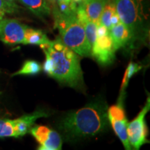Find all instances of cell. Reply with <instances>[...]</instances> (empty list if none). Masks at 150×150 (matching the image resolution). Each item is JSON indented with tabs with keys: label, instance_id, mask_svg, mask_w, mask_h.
I'll return each mask as SVG.
<instances>
[{
	"label": "cell",
	"instance_id": "ba28073f",
	"mask_svg": "<svg viewBox=\"0 0 150 150\" xmlns=\"http://www.w3.org/2000/svg\"><path fill=\"white\" fill-rule=\"evenodd\" d=\"M29 132L39 143L38 149L60 150L62 149L63 140L57 131L43 125H33Z\"/></svg>",
	"mask_w": 150,
	"mask_h": 150
},
{
	"label": "cell",
	"instance_id": "5bb4252c",
	"mask_svg": "<svg viewBox=\"0 0 150 150\" xmlns=\"http://www.w3.org/2000/svg\"><path fill=\"white\" fill-rule=\"evenodd\" d=\"M47 35L41 30L34 29L28 27L26 31L24 45H41L46 44L50 42Z\"/></svg>",
	"mask_w": 150,
	"mask_h": 150
},
{
	"label": "cell",
	"instance_id": "484cf974",
	"mask_svg": "<svg viewBox=\"0 0 150 150\" xmlns=\"http://www.w3.org/2000/svg\"><path fill=\"white\" fill-rule=\"evenodd\" d=\"M107 1H110V0H107Z\"/></svg>",
	"mask_w": 150,
	"mask_h": 150
},
{
	"label": "cell",
	"instance_id": "9a60e30c",
	"mask_svg": "<svg viewBox=\"0 0 150 150\" xmlns=\"http://www.w3.org/2000/svg\"><path fill=\"white\" fill-rule=\"evenodd\" d=\"M42 70V67L38 62L33 60H27L24 61L21 68L17 71L12 76L18 75H36Z\"/></svg>",
	"mask_w": 150,
	"mask_h": 150
},
{
	"label": "cell",
	"instance_id": "7c38bea8",
	"mask_svg": "<svg viewBox=\"0 0 150 150\" xmlns=\"http://www.w3.org/2000/svg\"><path fill=\"white\" fill-rule=\"evenodd\" d=\"M108 2L107 0H83L81 5L88 18L99 25L101 15Z\"/></svg>",
	"mask_w": 150,
	"mask_h": 150
},
{
	"label": "cell",
	"instance_id": "52a82bcc",
	"mask_svg": "<svg viewBox=\"0 0 150 150\" xmlns=\"http://www.w3.org/2000/svg\"><path fill=\"white\" fill-rule=\"evenodd\" d=\"M27 26L14 19H2L0 21V40L6 45L24 44Z\"/></svg>",
	"mask_w": 150,
	"mask_h": 150
},
{
	"label": "cell",
	"instance_id": "603a6c76",
	"mask_svg": "<svg viewBox=\"0 0 150 150\" xmlns=\"http://www.w3.org/2000/svg\"><path fill=\"white\" fill-rule=\"evenodd\" d=\"M54 1H57V2H61V1H70V0H54Z\"/></svg>",
	"mask_w": 150,
	"mask_h": 150
},
{
	"label": "cell",
	"instance_id": "ac0fdd59",
	"mask_svg": "<svg viewBox=\"0 0 150 150\" xmlns=\"http://www.w3.org/2000/svg\"><path fill=\"white\" fill-rule=\"evenodd\" d=\"M115 12V8L114 3L108 1V2L106 4V5L105 6L102 13L101 15L99 24L104 26V27H106L108 30H109L110 28L111 27L110 20H111L112 15L114 14Z\"/></svg>",
	"mask_w": 150,
	"mask_h": 150
},
{
	"label": "cell",
	"instance_id": "e0dca14e",
	"mask_svg": "<svg viewBox=\"0 0 150 150\" xmlns=\"http://www.w3.org/2000/svg\"><path fill=\"white\" fill-rule=\"evenodd\" d=\"M18 138L14 120L0 119V138Z\"/></svg>",
	"mask_w": 150,
	"mask_h": 150
},
{
	"label": "cell",
	"instance_id": "6da1fadb",
	"mask_svg": "<svg viewBox=\"0 0 150 150\" xmlns=\"http://www.w3.org/2000/svg\"><path fill=\"white\" fill-rule=\"evenodd\" d=\"M108 106L97 100L76 110H73L60 120L57 127L63 139L76 141L97 136L108 129Z\"/></svg>",
	"mask_w": 150,
	"mask_h": 150
},
{
	"label": "cell",
	"instance_id": "d4e9b609",
	"mask_svg": "<svg viewBox=\"0 0 150 150\" xmlns=\"http://www.w3.org/2000/svg\"><path fill=\"white\" fill-rule=\"evenodd\" d=\"M2 19H3V18H0V20H2Z\"/></svg>",
	"mask_w": 150,
	"mask_h": 150
},
{
	"label": "cell",
	"instance_id": "7a4b0ae2",
	"mask_svg": "<svg viewBox=\"0 0 150 150\" xmlns=\"http://www.w3.org/2000/svg\"><path fill=\"white\" fill-rule=\"evenodd\" d=\"M45 55L43 70L54 79L74 88L84 86L83 72L78 54L61 38L40 45Z\"/></svg>",
	"mask_w": 150,
	"mask_h": 150
},
{
	"label": "cell",
	"instance_id": "9c48e42d",
	"mask_svg": "<svg viewBox=\"0 0 150 150\" xmlns=\"http://www.w3.org/2000/svg\"><path fill=\"white\" fill-rule=\"evenodd\" d=\"M115 52L111 38L107 34L97 37L91 48V56L99 64L108 65L115 60Z\"/></svg>",
	"mask_w": 150,
	"mask_h": 150
},
{
	"label": "cell",
	"instance_id": "30bf717a",
	"mask_svg": "<svg viewBox=\"0 0 150 150\" xmlns=\"http://www.w3.org/2000/svg\"><path fill=\"white\" fill-rule=\"evenodd\" d=\"M108 34L116 51L120 48L125 47L135 41L132 32L122 22L112 26L108 30Z\"/></svg>",
	"mask_w": 150,
	"mask_h": 150
},
{
	"label": "cell",
	"instance_id": "ffe728a7",
	"mask_svg": "<svg viewBox=\"0 0 150 150\" xmlns=\"http://www.w3.org/2000/svg\"><path fill=\"white\" fill-rule=\"evenodd\" d=\"M19 6L11 0H0V18L6 14H13L19 11Z\"/></svg>",
	"mask_w": 150,
	"mask_h": 150
},
{
	"label": "cell",
	"instance_id": "4fadbf2b",
	"mask_svg": "<svg viewBox=\"0 0 150 150\" xmlns=\"http://www.w3.org/2000/svg\"><path fill=\"white\" fill-rule=\"evenodd\" d=\"M33 14L41 19L50 16L51 13L47 0H19Z\"/></svg>",
	"mask_w": 150,
	"mask_h": 150
},
{
	"label": "cell",
	"instance_id": "277c9868",
	"mask_svg": "<svg viewBox=\"0 0 150 150\" xmlns=\"http://www.w3.org/2000/svg\"><path fill=\"white\" fill-rule=\"evenodd\" d=\"M115 11L120 21L130 29L135 40L147 35V16L143 0H114Z\"/></svg>",
	"mask_w": 150,
	"mask_h": 150
},
{
	"label": "cell",
	"instance_id": "cb8c5ba5",
	"mask_svg": "<svg viewBox=\"0 0 150 150\" xmlns=\"http://www.w3.org/2000/svg\"><path fill=\"white\" fill-rule=\"evenodd\" d=\"M73 1H74V2H76V4H77V3H81L82 1H83V0H73Z\"/></svg>",
	"mask_w": 150,
	"mask_h": 150
},
{
	"label": "cell",
	"instance_id": "5b68a950",
	"mask_svg": "<svg viewBox=\"0 0 150 150\" xmlns=\"http://www.w3.org/2000/svg\"><path fill=\"white\" fill-rule=\"evenodd\" d=\"M150 109V99L148 97L147 102L140 110L138 116L127 126L128 140L132 149H139L142 145L149 142L147 136V127L145 122V116Z\"/></svg>",
	"mask_w": 150,
	"mask_h": 150
},
{
	"label": "cell",
	"instance_id": "7402d4cb",
	"mask_svg": "<svg viewBox=\"0 0 150 150\" xmlns=\"http://www.w3.org/2000/svg\"><path fill=\"white\" fill-rule=\"evenodd\" d=\"M120 22L121 21H120V17L115 11V12L114 13V14L112 15L111 20H110V22H111V27L112 26L115 25V24H118L119 22Z\"/></svg>",
	"mask_w": 150,
	"mask_h": 150
},
{
	"label": "cell",
	"instance_id": "d6986e66",
	"mask_svg": "<svg viewBox=\"0 0 150 150\" xmlns=\"http://www.w3.org/2000/svg\"><path fill=\"white\" fill-rule=\"evenodd\" d=\"M142 68V65L134 62H130L129 64L127 66L126 70H125V75L122 79V83L121 85V92L125 93V90H126L127 86H128L129 81L130 79L135 74H136L138 71H140Z\"/></svg>",
	"mask_w": 150,
	"mask_h": 150
},
{
	"label": "cell",
	"instance_id": "8fae6325",
	"mask_svg": "<svg viewBox=\"0 0 150 150\" xmlns=\"http://www.w3.org/2000/svg\"><path fill=\"white\" fill-rule=\"evenodd\" d=\"M50 115V112H48V111L43 109H39L32 113L24 115L20 117L15 119V127L18 138L27 134L38 119L41 117H47Z\"/></svg>",
	"mask_w": 150,
	"mask_h": 150
},
{
	"label": "cell",
	"instance_id": "8992f818",
	"mask_svg": "<svg viewBox=\"0 0 150 150\" xmlns=\"http://www.w3.org/2000/svg\"><path fill=\"white\" fill-rule=\"evenodd\" d=\"M124 98L125 96L121 93L120 97L118 99L117 104L108 108V118L112 128L122 142L124 147L126 149L130 150L132 148L129 144L127 136L128 120L124 108Z\"/></svg>",
	"mask_w": 150,
	"mask_h": 150
},
{
	"label": "cell",
	"instance_id": "4316f807",
	"mask_svg": "<svg viewBox=\"0 0 150 150\" xmlns=\"http://www.w3.org/2000/svg\"><path fill=\"white\" fill-rule=\"evenodd\" d=\"M0 21H1V20H0Z\"/></svg>",
	"mask_w": 150,
	"mask_h": 150
},
{
	"label": "cell",
	"instance_id": "2e32d148",
	"mask_svg": "<svg viewBox=\"0 0 150 150\" xmlns=\"http://www.w3.org/2000/svg\"><path fill=\"white\" fill-rule=\"evenodd\" d=\"M80 22L83 24L86 38L92 48L97 38V29L98 24L91 21L88 18Z\"/></svg>",
	"mask_w": 150,
	"mask_h": 150
},
{
	"label": "cell",
	"instance_id": "3957f363",
	"mask_svg": "<svg viewBox=\"0 0 150 150\" xmlns=\"http://www.w3.org/2000/svg\"><path fill=\"white\" fill-rule=\"evenodd\" d=\"M54 26L59 31L61 40L81 56H91V47L86 38L83 24L76 14L65 15L54 8Z\"/></svg>",
	"mask_w": 150,
	"mask_h": 150
},
{
	"label": "cell",
	"instance_id": "44dd1931",
	"mask_svg": "<svg viewBox=\"0 0 150 150\" xmlns=\"http://www.w3.org/2000/svg\"><path fill=\"white\" fill-rule=\"evenodd\" d=\"M108 34V29L106 27L103 25H100L99 24L97 26V36H102V35H105Z\"/></svg>",
	"mask_w": 150,
	"mask_h": 150
}]
</instances>
